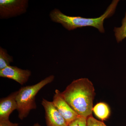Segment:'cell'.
<instances>
[{"mask_svg":"<svg viewBox=\"0 0 126 126\" xmlns=\"http://www.w3.org/2000/svg\"><path fill=\"white\" fill-rule=\"evenodd\" d=\"M61 94L79 116L88 118L92 115L95 90L92 82L86 78L74 80Z\"/></svg>","mask_w":126,"mask_h":126,"instance_id":"1","label":"cell"},{"mask_svg":"<svg viewBox=\"0 0 126 126\" xmlns=\"http://www.w3.org/2000/svg\"><path fill=\"white\" fill-rule=\"evenodd\" d=\"M119 2L118 0H113L103 15L97 18H85L79 16H70L64 15L56 8L50 11L49 16L52 21L61 24L68 31L90 26L96 28L100 33H104L105 32L103 26L104 20L114 14Z\"/></svg>","mask_w":126,"mask_h":126,"instance_id":"2","label":"cell"},{"mask_svg":"<svg viewBox=\"0 0 126 126\" xmlns=\"http://www.w3.org/2000/svg\"><path fill=\"white\" fill-rule=\"evenodd\" d=\"M55 76L50 75L40 82L31 86L21 87L16 96L18 118L20 120L27 117L31 110L36 109V94L45 86L54 80Z\"/></svg>","mask_w":126,"mask_h":126,"instance_id":"3","label":"cell"},{"mask_svg":"<svg viewBox=\"0 0 126 126\" xmlns=\"http://www.w3.org/2000/svg\"><path fill=\"white\" fill-rule=\"evenodd\" d=\"M28 6V0H0V19L21 15L27 12Z\"/></svg>","mask_w":126,"mask_h":126,"instance_id":"4","label":"cell"},{"mask_svg":"<svg viewBox=\"0 0 126 126\" xmlns=\"http://www.w3.org/2000/svg\"><path fill=\"white\" fill-rule=\"evenodd\" d=\"M52 102L68 125L79 116L66 101L61 94V92L58 89L55 91Z\"/></svg>","mask_w":126,"mask_h":126,"instance_id":"5","label":"cell"},{"mask_svg":"<svg viewBox=\"0 0 126 126\" xmlns=\"http://www.w3.org/2000/svg\"><path fill=\"white\" fill-rule=\"evenodd\" d=\"M41 104L45 111L46 126H68V123L52 102L43 98Z\"/></svg>","mask_w":126,"mask_h":126,"instance_id":"6","label":"cell"},{"mask_svg":"<svg viewBox=\"0 0 126 126\" xmlns=\"http://www.w3.org/2000/svg\"><path fill=\"white\" fill-rule=\"evenodd\" d=\"M31 74L30 70L22 69L15 66L10 65L0 70V77L12 79L21 85L27 82Z\"/></svg>","mask_w":126,"mask_h":126,"instance_id":"7","label":"cell"},{"mask_svg":"<svg viewBox=\"0 0 126 126\" xmlns=\"http://www.w3.org/2000/svg\"><path fill=\"white\" fill-rule=\"evenodd\" d=\"M18 91L12 93L0 100V121L9 120L12 113L18 108L16 98Z\"/></svg>","mask_w":126,"mask_h":126,"instance_id":"8","label":"cell"},{"mask_svg":"<svg viewBox=\"0 0 126 126\" xmlns=\"http://www.w3.org/2000/svg\"><path fill=\"white\" fill-rule=\"evenodd\" d=\"M93 112L103 121L108 119L110 115V110L107 104L103 102L97 104L93 107Z\"/></svg>","mask_w":126,"mask_h":126,"instance_id":"9","label":"cell"},{"mask_svg":"<svg viewBox=\"0 0 126 126\" xmlns=\"http://www.w3.org/2000/svg\"><path fill=\"white\" fill-rule=\"evenodd\" d=\"M13 61V56L8 54L6 49L0 47V70L10 66Z\"/></svg>","mask_w":126,"mask_h":126,"instance_id":"10","label":"cell"},{"mask_svg":"<svg viewBox=\"0 0 126 126\" xmlns=\"http://www.w3.org/2000/svg\"><path fill=\"white\" fill-rule=\"evenodd\" d=\"M122 24L121 27H115L113 30L117 43H120L126 38V12L125 16L122 20Z\"/></svg>","mask_w":126,"mask_h":126,"instance_id":"11","label":"cell"},{"mask_svg":"<svg viewBox=\"0 0 126 126\" xmlns=\"http://www.w3.org/2000/svg\"><path fill=\"white\" fill-rule=\"evenodd\" d=\"M87 119L86 118L79 117L69 123L68 126H87Z\"/></svg>","mask_w":126,"mask_h":126,"instance_id":"12","label":"cell"},{"mask_svg":"<svg viewBox=\"0 0 126 126\" xmlns=\"http://www.w3.org/2000/svg\"><path fill=\"white\" fill-rule=\"evenodd\" d=\"M87 126H107L102 121L95 119L92 115L90 116L87 119Z\"/></svg>","mask_w":126,"mask_h":126,"instance_id":"13","label":"cell"},{"mask_svg":"<svg viewBox=\"0 0 126 126\" xmlns=\"http://www.w3.org/2000/svg\"><path fill=\"white\" fill-rule=\"evenodd\" d=\"M19 124L12 122L10 120L0 121V126H18Z\"/></svg>","mask_w":126,"mask_h":126,"instance_id":"14","label":"cell"},{"mask_svg":"<svg viewBox=\"0 0 126 126\" xmlns=\"http://www.w3.org/2000/svg\"><path fill=\"white\" fill-rule=\"evenodd\" d=\"M33 126H41V125H40L39 123H36L34 124Z\"/></svg>","mask_w":126,"mask_h":126,"instance_id":"15","label":"cell"}]
</instances>
